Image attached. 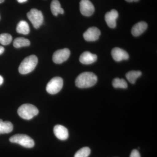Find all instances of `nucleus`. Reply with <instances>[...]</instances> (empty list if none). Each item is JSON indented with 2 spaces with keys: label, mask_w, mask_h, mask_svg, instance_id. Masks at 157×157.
<instances>
[{
  "label": "nucleus",
  "mask_w": 157,
  "mask_h": 157,
  "mask_svg": "<svg viewBox=\"0 0 157 157\" xmlns=\"http://www.w3.org/2000/svg\"><path fill=\"white\" fill-rule=\"evenodd\" d=\"M98 77L92 72H84L79 74L76 79L75 84L79 88H87L94 86L97 83Z\"/></svg>",
  "instance_id": "f257e3e1"
},
{
  "label": "nucleus",
  "mask_w": 157,
  "mask_h": 157,
  "mask_svg": "<svg viewBox=\"0 0 157 157\" xmlns=\"http://www.w3.org/2000/svg\"><path fill=\"white\" fill-rule=\"evenodd\" d=\"M38 61V58L35 55L25 58L20 65L18 68L19 73L23 75L31 73L36 68Z\"/></svg>",
  "instance_id": "f03ea898"
},
{
  "label": "nucleus",
  "mask_w": 157,
  "mask_h": 157,
  "mask_svg": "<svg viewBox=\"0 0 157 157\" xmlns=\"http://www.w3.org/2000/svg\"><path fill=\"white\" fill-rule=\"evenodd\" d=\"M39 113L36 107L31 104H24L17 109V113L21 117L29 120Z\"/></svg>",
  "instance_id": "7ed1b4c3"
},
{
  "label": "nucleus",
  "mask_w": 157,
  "mask_h": 157,
  "mask_svg": "<svg viewBox=\"0 0 157 157\" xmlns=\"http://www.w3.org/2000/svg\"><path fill=\"white\" fill-rule=\"evenodd\" d=\"M9 140L11 143L17 144L26 148H32L35 145V142L32 138L22 134L13 135L10 137Z\"/></svg>",
  "instance_id": "20e7f679"
},
{
  "label": "nucleus",
  "mask_w": 157,
  "mask_h": 157,
  "mask_svg": "<svg viewBox=\"0 0 157 157\" xmlns=\"http://www.w3.org/2000/svg\"><path fill=\"white\" fill-rule=\"evenodd\" d=\"M27 17L32 23L34 27L38 29L42 25L43 22V15L42 12L37 9H31L27 13Z\"/></svg>",
  "instance_id": "39448f33"
},
{
  "label": "nucleus",
  "mask_w": 157,
  "mask_h": 157,
  "mask_svg": "<svg viewBox=\"0 0 157 157\" xmlns=\"http://www.w3.org/2000/svg\"><path fill=\"white\" fill-rule=\"evenodd\" d=\"M63 85V78L60 77H54L51 79L46 86V91L51 94H55L61 90Z\"/></svg>",
  "instance_id": "423d86ee"
},
{
  "label": "nucleus",
  "mask_w": 157,
  "mask_h": 157,
  "mask_svg": "<svg viewBox=\"0 0 157 157\" xmlns=\"http://www.w3.org/2000/svg\"><path fill=\"white\" fill-rule=\"evenodd\" d=\"M70 55V51L68 48L59 49L53 54L52 60L55 63H62L68 59Z\"/></svg>",
  "instance_id": "0eeeda50"
},
{
  "label": "nucleus",
  "mask_w": 157,
  "mask_h": 157,
  "mask_svg": "<svg viewBox=\"0 0 157 157\" xmlns=\"http://www.w3.org/2000/svg\"><path fill=\"white\" fill-rule=\"evenodd\" d=\"M79 9L82 14L86 17L91 16L95 11L94 7L90 0H81Z\"/></svg>",
  "instance_id": "6e6552de"
},
{
  "label": "nucleus",
  "mask_w": 157,
  "mask_h": 157,
  "mask_svg": "<svg viewBox=\"0 0 157 157\" xmlns=\"http://www.w3.org/2000/svg\"><path fill=\"white\" fill-rule=\"evenodd\" d=\"M101 31L97 27H90L83 34L85 40L88 42H94L99 39L101 35Z\"/></svg>",
  "instance_id": "1a4fd4ad"
},
{
  "label": "nucleus",
  "mask_w": 157,
  "mask_h": 157,
  "mask_svg": "<svg viewBox=\"0 0 157 157\" xmlns=\"http://www.w3.org/2000/svg\"><path fill=\"white\" fill-rule=\"evenodd\" d=\"M118 17V13L115 9L107 12L105 15V19L107 25L110 28H115L116 27V20Z\"/></svg>",
  "instance_id": "9d476101"
},
{
  "label": "nucleus",
  "mask_w": 157,
  "mask_h": 157,
  "mask_svg": "<svg viewBox=\"0 0 157 157\" xmlns=\"http://www.w3.org/2000/svg\"><path fill=\"white\" fill-rule=\"evenodd\" d=\"M111 55L113 58L117 62H120L124 60L129 59L128 54L124 49L119 48H114L111 51Z\"/></svg>",
  "instance_id": "9b49d317"
},
{
  "label": "nucleus",
  "mask_w": 157,
  "mask_h": 157,
  "mask_svg": "<svg viewBox=\"0 0 157 157\" xmlns=\"http://www.w3.org/2000/svg\"><path fill=\"white\" fill-rule=\"evenodd\" d=\"M54 133L57 138L59 140H67L69 137V132L67 129L61 125H56L54 128Z\"/></svg>",
  "instance_id": "f8f14e48"
},
{
  "label": "nucleus",
  "mask_w": 157,
  "mask_h": 157,
  "mask_svg": "<svg viewBox=\"0 0 157 157\" xmlns=\"http://www.w3.org/2000/svg\"><path fill=\"white\" fill-rule=\"evenodd\" d=\"M97 58L98 57L96 55L91 53L89 52H85L80 56L79 61L83 64H91L95 62Z\"/></svg>",
  "instance_id": "ddd939ff"
},
{
  "label": "nucleus",
  "mask_w": 157,
  "mask_h": 157,
  "mask_svg": "<svg viewBox=\"0 0 157 157\" xmlns=\"http://www.w3.org/2000/svg\"><path fill=\"white\" fill-rule=\"evenodd\" d=\"M147 28V24L144 21L137 23L132 27V33L134 36L137 37L143 33Z\"/></svg>",
  "instance_id": "4468645a"
},
{
  "label": "nucleus",
  "mask_w": 157,
  "mask_h": 157,
  "mask_svg": "<svg viewBox=\"0 0 157 157\" xmlns=\"http://www.w3.org/2000/svg\"><path fill=\"white\" fill-rule=\"evenodd\" d=\"M51 10L52 13L54 16H57L59 14H63L64 11L61 8L58 0H53L51 4Z\"/></svg>",
  "instance_id": "2eb2a0df"
},
{
  "label": "nucleus",
  "mask_w": 157,
  "mask_h": 157,
  "mask_svg": "<svg viewBox=\"0 0 157 157\" xmlns=\"http://www.w3.org/2000/svg\"><path fill=\"white\" fill-rule=\"evenodd\" d=\"M13 125L11 122L3 121L2 120L0 119V135L8 134L13 131Z\"/></svg>",
  "instance_id": "dca6fc26"
},
{
  "label": "nucleus",
  "mask_w": 157,
  "mask_h": 157,
  "mask_svg": "<svg viewBox=\"0 0 157 157\" xmlns=\"http://www.w3.org/2000/svg\"><path fill=\"white\" fill-rule=\"evenodd\" d=\"M16 31L18 33L27 35L30 32L28 23L25 21H21L18 23L16 27Z\"/></svg>",
  "instance_id": "f3484780"
},
{
  "label": "nucleus",
  "mask_w": 157,
  "mask_h": 157,
  "mask_svg": "<svg viewBox=\"0 0 157 157\" xmlns=\"http://www.w3.org/2000/svg\"><path fill=\"white\" fill-rule=\"evenodd\" d=\"M142 75V73L140 71H131L126 74V77L128 81L132 83L135 84L137 78Z\"/></svg>",
  "instance_id": "a211bd4d"
},
{
  "label": "nucleus",
  "mask_w": 157,
  "mask_h": 157,
  "mask_svg": "<svg viewBox=\"0 0 157 157\" xmlns=\"http://www.w3.org/2000/svg\"><path fill=\"white\" fill-rule=\"evenodd\" d=\"M30 45V42L29 40L23 37L16 38L13 42V45L16 48L28 46Z\"/></svg>",
  "instance_id": "6ab92c4d"
},
{
  "label": "nucleus",
  "mask_w": 157,
  "mask_h": 157,
  "mask_svg": "<svg viewBox=\"0 0 157 157\" xmlns=\"http://www.w3.org/2000/svg\"><path fill=\"white\" fill-rule=\"evenodd\" d=\"M112 84L115 88L126 89L128 87L127 82L123 78H114Z\"/></svg>",
  "instance_id": "aec40b11"
},
{
  "label": "nucleus",
  "mask_w": 157,
  "mask_h": 157,
  "mask_svg": "<svg viewBox=\"0 0 157 157\" xmlns=\"http://www.w3.org/2000/svg\"><path fill=\"white\" fill-rule=\"evenodd\" d=\"M90 152L91 151L89 147H85L76 152L74 157H88Z\"/></svg>",
  "instance_id": "412c9836"
},
{
  "label": "nucleus",
  "mask_w": 157,
  "mask_h": 157,
  "mask_svg": "<svg viewBox=\"0 0 157 157\" xmlns=\"http://www.w3.org/2000/svg\"><path fill=\"white\" fill-rule=\"evenodd\" d=\"M12 40V37L9 34L4 33L0 35V43L2 45H9Z\"/></svg>",
  "instance_id": "4be33fe9"
},
{
  "label": "nucleus",
  "mask_w": 157,
  "mask_h": 157,
  "mask_svg": "<svg viewBox=\"0 0 157 157\" xmlns=\"http://www.w3.org/2000/svg\"><path fill=\"white\" fill-rule=\"evenodd\" d=\"M130 157H140V153L137 150H133L131 152Z\"/></svg>",
  "instance_id": "5701e85b"
},
{
  "label": "nucleus",
  "mask_w": 157,
  "mask_h": 157,
  "mask_svg": "<svg viewBox=\"0 0 157 157\" xmlns=\"http://www.w3.org/2000/svg\"><path fill=\"white\" fill-rule=\"evenodd\" d=\"M5 51V48L2 46H0V55H2Z\"/></svg>",
  "instance_id": "b1692460"
},
{
  "label": "nucleus",
  "mask_w": 157,
  "mask_h": 157,
  "mask_svg": "<svg viewBox=\"0 0 157 157\" xmlns=\"http://www.w3.org/2000/svg\"><path fill=\"white\" fill-rule=\"evenodd\" d=\"M3 82H4V78H3L2 76L0 75V86L2 84Z\"/></svg>",
  "instance_id": "393cba45"
},
{
  "label": "nucleus",
  "mask_w": 157,
  "mask_h": 157,
  "mask_svg": "<svg viewBox=\"0 0 157 157\" xmlns=\"http://www.w3.org/2000/svg\"><path fill=\"white\" fill-rule=\"evenodd\" d=\"M17 1L18 2L20 3H23L25 2H26L28 0H17Z\"/></svg>",
  "instance_id": "a878e982"
},
{
  "label": "nucleus",
  "mask_w": 157,
  "mask_h": 157,
  "mask_svg": "<svg viewBox=\"0 0 157 157\" xmlns=\"http://www.w3.org/2000/svg\"><path fill=\"white\" fill-rule=\"evenodd\" d=\"M127 2H137L139 1V0H125Z\"/></svg>",
  "instance_id": "bb28decb"
},
{
  "label": "nucleus",
  "mask_w": 157,
  "mask_h": 157,
  "mask_svg": "<svg viewBox=\"0 0 157 157\" xmlns=\"http://www.w3.org/2000/svg\"><path fill=\"white\" fill-rule=\"evenodd\" d=\"M4 1H5V0H0V4H1V3H3Z\"/></svg>",
  "instance_id": "cd10ccee"
}]
</instances>
